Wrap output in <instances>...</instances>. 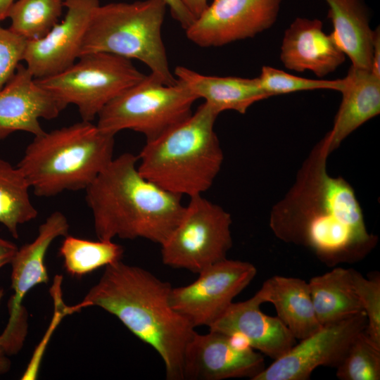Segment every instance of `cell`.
Returning a JSON list of instances; mask_svg holds the SVG:
<instances>
[{"mask_svg":"<svg viewBox=\"0 0 380 380\" xmlns=\"http://www.w3.org/2000/svg\"><path fill=\"white\" fill-rule=\"evenodd\" d=\"M265 367L260 353L246 344H238L232 336L210 330L206 334L196 332L188 343L182 375L183 379L189 380H253Z\"/></svg>","mask_w":380,"mask_h":380,"instance_id":"obj_14","label":"cell"},{"mask_svg":"<svg viewBox=\"0 0 380 380\" xmlns=\"http://www.w3.org/2000/svg\"><path fill=\"white\" fill-rule=\"evenodd\" d=\"M197 99L179 81L167 85L151 73L110 101L96 125L113 135L131 129L149 141L188 118Z\"/></svg>","mask_w":380,"mask_h":380,"instance_id":"obj_7","label":"cell"},{"mask_svg":"<svg viewBox=\"0 0 380 380\" xmlns=\"http://www.w3.org/2000/svg\"><path fill=\"white\" fill-rule=\"evenodd\" d=\"M4 294V289L0 288V303ZM8 357L0 340V376L8 372L11 369V362Z\"/></svg>","mask_w":380,"mask_h":380,"instance_id":"obj_35","label":"cell"},{"mask_svg":"<svg viewBox=\"0 0 380 380\" xmlns=\"http://www.w3.org/2000/svg\"><path fill=\"white\" fill-rule=\"evenodd\" d=\"M172 286L141 267L122 260L105 267L78 310L96 306L116 317L164 362L168 380H182L185 348L196 333L170 303Z\"/></svg>","mask_w":380,"mask_h":380,"instance_id":"obj_2","label":"cell"},{"mask_svg":"<svg viewBox=\"0 0 380 380\" xmlns=\"http://www.w3.org/2000/svg\"><path fill=\"white\" fill-rule=\"evenodd\" d=\"M346 56L333 33L324 32L319 19L297 18L284 32L280 60L287 69L309 70L322 77L334 72Z\"/></svg>","mask_w":380,"mask_h":380,"instance_id":"obj_18","label":"cell"},{"mask_svg":"<svg viewBox=\"0 0 380 380\" xmlns=\"http://www.w3.org/2000/svg\"><path fill=\"white\" fill-rule=\"evenodd\" d=\"M184 5L196 19L208 6V0H182Z\"/></svg>","mask_w":380,"mask_h":380,"instance_id":"obj_34","label":"cell"},{"mask_svg":"<svg viewBox=\"0 0 380 380\" xmlns=\"http://www.w3.org/2000/svg\"><path fill=\"white\" fill-rule=\"evenodd\" d=\"M262 89L270 96L300 91L330 89L341 91L345 80H313L300 77L277 68L263 66L258 77Z\"/></svg>","mask_w":380,"mask_h":380,"instance_id":"obj_28","label":"cell"},{"mask_svg":"<svg viewBox=\"0 0 380 380\" xmlns=\"http://www.w3.org/2000/svg\"><path fill=\"white\" fill-rule=\"evenodd\" d=\"M251 262L225 258L198 273L189 285L172 288L173 309L193 327L211 326L254 279Z\"/></svg>","mask_w":380,"mask_h":380,"instance_id":"obj_11","label":"cell"},{"mask_svg":"<svg viewBox=\"0 0 380 380\" xmlns=\"http://www.w3.org/2000/svg\"><path fill=\"white\" fill-rule=\"evenodd\" d=\"M170 8L172 16L186 30L196 20L182 0H163Z\"/></svg>","mask_w":380,"mask_h":380,"instance_id":"obj_31","label":"cell"},{"mask_svg":"<svg viewBox=\"0 0 380 380\" xmlns=\"http://www.w3.org/2000/svg\"><path fill=\"white\" fill-rule=\"evenodd\" d=\"M316 316L322 326L363 312L351 269L336 267L308 282Z\"/></svg>","mask_w":380,"mask_h":380,"instance_id":"obj_23","label":"cell"},{"mask_svg":"<svg viewBox=\"0 0 380 380\" xmlns=\"http://www.w3.org/2000/svg\"><path fill=\"white\" fill-rule=\"evenodd\" d=\"M27 40L0 24V90L14 75L23 60Z\"/></svg>","mask_w":380,"mask_h":380,"instance_id":"obj_30","label":"cell"},{"mask_svg":"<svg viewBox=\"0 0 380 380\" xmlns=\"http://www.w3.org/2000/svg\"><path fill=\"white\" fill-rule=\"evenodd\" d=\"M18 249L15 243L0 236V269L11 263Z\"/></svg>","mask_w":380,"mask_h":380,"instance_id":"obj_32","label":"cell"},{"mask_svg":"<svg viewBox=\"0 0 380 380\" xmlns=\"http://www.w3.org/2000/svg\"><path fill=\"white\" fill-rule=\"evenodd\" d=\"M372 72L380 77V30H374Z\"/></svg>","mask_w":380,"mask_h":380,"instance_id":"obj_33","label":"cell"},{"mask_svg":"<svg viewBox=\"0 0 380 380\" xmlns=\"http://www.w3.org/2000/svg\"><path fill=\"white\" fill-rule=\"evenodd\" d=\"M99 5V0L65 1L64 19L44 37L27 41L23 61L35 79L55 75L74 64L80 57L91 18Z\"/></svg>","mask_w":380,"mask_h":380,"instance_id":"obj_15","label":"cell"},{"mask_svg":"<svg viewBox=\"0 0 380 380\" xmlns=\"http://www.w3.org/2000/svg\"><path fill=\"white\" fill-rule=\"evenodd\" d=\"M218 115L204 102L188 118L146 141L137 156L141 175L180 196L190 198L207 191L224 159L214 130Z\"/></svg>","mask_w":380,"mask_h":380,"instance_id":"obj_4","label":"cell"},{"mask_svg":"<svg viewBox=\"0 0 380 380\" xmlns=\"http://www.w3.org/2000/svg\"><path fill=\"white\" fill-rule=\"evenodd\" d=\"M115 135L82 120L34 137L17 167L34 194L85 190L113 158Z\"/></svg>","mask_w":380,"mask_h":380,"instance_id":"obj_5","label":"cell"},{"mask_svg":"<svg viewBox=\"0 0 380 380\" xmlns=\"http://www.w3.org/2000/svg\"><path fill=\"white\" fill-rule=\"evenodd\" d=\"M137 163L131 153L113 158L85 189L98 239L142 238L161 245L179 222L182 196L145 178Z\"/></svg>","mask_w":380,"mask_h":380,"instance_id":"obj_3","label":"cell"},{"mask_svg":"<svg viewBox=\"0 0 380 380\" xmlns=\"http://www.w3.org/2000/svg\"><path fill=\"white\" fill-rule=\"evenodd\" d=\"M59 248L63 267L71 277H82L122 260L123 247L113 241H90L67 235Z\"/></svg>","mask_w":380,"mask_h":380,"instance_id":"obj_25","label":"cell"},{"mask_svg":"<svg viewBox=\"0 0 380 380\" xmlns=\"http://www.w3.org/2000/svg\"><path fill=\"white\" fill-rule=\"evenodd\" d=\"M262 303H271L277 317L296 339H304L322 326L316 316L308 282L275 275L265 281L255 294Z\"/></svg>","mask_w":380,"mask_h":380,"instance_id":"obj_20","label":"cell"},{"mask_svg":"<svg viewBox=\"0 0 380 380\" xmlns=\"http://www.w3.org/2000/svg\"><path fill=\"white\" fill-rule=\"evenodd\" d=\"M353 286L367 320L365 333L372 342L380 348V277L367 279L351 269Z\"/></svg>","mask_w":380,"mask_h":380,"instance_id":"obj_29","label":"cell"},{"mask_svg":"<svg viewBox=\"0 0 380 380\" xmlns=\"http://www.w3.org/2000/svg\"><path fill=\"white\" fill-rule=\"evenodd\" d=\"M231 215L202 195L190 197L181 217L160 245L164 265L198 274L227 258L232 246Z\"/></svg>","mask_w":380,"mask_h":380,"instance_id":"obj_9","label":"cell"},{"mask_svg":"<svg viewBox=\"0 0 380 380\" xmlns=\"http://www.w3.org/2000/svg\"><path fill=\"white\" fill-rule=\"evenodd\" d=\"M63 6V0H18L8 13L9 30L27 41L42 38L58 23Z\"/></svg>","mask_w":380,"mask_h":380,"instance_id":"obj_26","label":"cell"},{"mask_svg":"<svg viewBox=\"0 0 380 380\" xmlns=\"http://www.w3.org/2000/svg\"><path fill=\"white\" fill-rule=\"evenodd\" d=\"M65 108L20 63L0 90V140L18 131L38 136L45 132L40 119L56 118Z\"/></svg>","mask_w":380,"mask_h":380,"instance_id":"obj_16","label":"cell"},{"mask_svg":"<svg viewBox=\"0 0 380 380\" xmlns=\"http://www.w3.org/2000/svg\"><path fill=\"white\" fill-rule=\"evenodd\" d=\"M30 189L20 169L0 158V223L15 239L19 236V225L38 215L30 198Z\"/></svg>","mask_w":380,"mask_h":380,"instance_id":"obj_24","label":"cell"},{"mask_svg":"<svg viewBox=\"0 0 380 380\" xmlns=\"http://www.w3.org/2000/svg\"><path fill=\"white\" fill-rule=\"evenodd\" d=\"M15 0H0V23L8 18Z\"/></svg>","mask_w":380,"mask_h":380,"instance_id":"obj_36","label":"cell"},{"mask_svg":"<svg viewBox=\"0 0 380 380\" xmlns=\"http://www.w3.org/2000/svg\"><path fill=\"white\" fill-rule=\"evenodd\" d=\"M174 75L218 114L228 110L243 114L255 102L270 97L260 87L258 77L208 76L184 66H177Z\"/></svg>","mask_w":380,"mask_h":380,"instance_id":"obj_21","label":"cell"},{"mask_svg":"<svg viewBox=\"0 0 380 380\" xmlns=\"http://www.w3.org/2000/svg\"><path fill=\"white\" fill-rule=\"evenodd\" d=\"M328 148L320 140L287 194L272 208L270 227L280 240L310 249L326 265L354 262L376 246L351 185L327 172Z\"/></svg>","mask_w":380,"mask_h":380,"instance_id":"obj_1","label":"cell"},{"mask_svg":"<svg viewBox=\"0 0 380 380\" xmlns=\"http://www.w3.org/2000/svg\"><path fill=\"white\" fill-rule=\"evenodd\" d=\"M261 304L255 295L247 300L232 303L209 329L239 338L274 360L289 351L296 339L277 317L263 313Z\"/></svg>","mask_w":380,"mask_h":380,"instance_id":"obj_17","label":"cell"},{"mask_svg":"<svg viewBox=\"0 0 380 380\" xmlns=\"http://www.w3.org/2000/svg\"><path fill=\"white\" fill-rule=\"evenodd\" d=\"M331 129L322 139L329 154L359 127L380 113V77L351 65Z\"/></svg>","mask_w":380,"mask_h":380,"instance_id":"obj_19","label":"cell"},{"mask_svg":"<svg viewBox=\"0 0 380 380\" xmlns=\"http://www.w3.org/2000/svg\"><path fill=\"white\" fill-rule=\"evenodd\" d=\"M281 0H213L186 31L201 47L254 37L277 21Z\"/></svg>","mask_w":380,"mask_h":380,"instance_id":"obj_13","label":"cell"},{"mask_svg":"<svg viewBox=\"0 0 380 380\" xmlns=\"http://www.w3.org/2000/svg\"><path fill=\"white\" fill-rule=\"evenodd\" d=\"M364 312L323 325L274 360L253 380H308L320 366L336 368L355 337L367 327Z\"/></svg>","mask_w":380,"mask_h":380,"instance_id":"obj_12","label":"cell"},{"mask_svg":"<svg viewBox=\"0 0 380 380\" xmlns=\"http://www.w3.org/2000/svg\"><path fill=\"white\" fill-rule=\"evenodd\" d=\"M166 7L163 0L99 5L91 18L80 56L104 52L137 59L164 84H176L161 35Z\"/></svg>","mask_w":380,"mask_h":380,"instance_id":"obj_6","label":"cell"},{"mask_svg":"<svg viewBox=\"0 0 380 380\" xmlns=\"http://www.w3.org/2000/svg\"><path fill=\"white\" fill-rule=\"evenodd\" d=\"M336 369V376L341 380H379L380 348L365 330L355 337Z\"/></svg>","mask_w":380,"mask_h":380,"instance_id":"obj_27","label":"cell"},{"mask_svg":"<svg viewBox=\"0 0 380 380\" xmlns=\"http://www.w3.org/2000/svg\"><path fill=\"white\" fill-rule=\"evenodd\" d=\"M63 2H64V1H68V0H63Z\"/></svg>","mask_w":380,"mask_h":380,"instance_id":"obj_37","label":"cell"},{"mask_svg":"<svg viewBox=\"0 0 380 380\" xmlns=\"http://www.w3.org/2000/svg\"><path fill=\"white\" fill-rule=\"evenodd\" d=\"M68 221L60 211L52 213L40 224L36 238L18 248L11 265V289L8 302V323L0 334L2 346L8 356L16 355L23 348L27 334V312L23 305L27 293L49 280L45 257L52 242L68 234Z\"/></svg>","mask_w":380,"mask_h":380,"instance_id":"obj_10","label":"cell"},{"mask_svg":"<svg viewBox=\"0 0 380 380\" xmlns=\"http://www.w3.org/2000/svg\"><path fill=\"white\" fill-rule=\"evenodd\" d=\"M130 59L104 52L80 56L55 75L36 80L65 107H77L82 120L91 122L123 91L144 78Z\"/></svg>","mask_w":380,"mask_h":380,"instance_id":"obj_8","label":"cell"},{"mask_svg":"<svg viewBox=\"0 0 380 380\" xmlns=\"http://www.w3.org/2000/svg\"><path fill=\"white\" fill-rule=\"evenodd\" d=\"M333 34L353 67L372 71L373 34L364 0H325Z\"/></svg>","mask_w":380,"mask_h":380,"instance_id":"obj_22","label":"cell"}]
</instances>
